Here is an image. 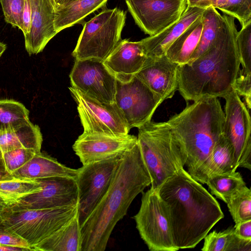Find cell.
Masks as SVG:
<instances>
[{
  "label": "cell",
  "instance_id": "cell-4",
  "mask_svg": "<svg viewBox=\"0 0 251 251\" xmlns=\"http://www.w3.org/2000/svg\"><path fill=\"white\" fill-rule=\"evenodd\" d=\"M225 113L218 98L195 101L167 121L185 155L192 176L206 160L223 134Z\"/></svg>",
  "mask_w": 251,
  "mask_h": 251
},
{
  "label": "cell",
  "instance_id": "cell-19",
  "mask_svg": "<svg viewBox=\"0 0 251 251\" xmlns=\"http://www.w3.org/2000/svg\"><path fill=\"white\" fill-rule=\"evenodd\" d=\"M147 58L141 41L121 39L103 63L117 80L126 82L139 72Z\"/></svg>",
  "mask_w": 251,
  "mask_h": 251
},
{
  "label": "cell",
  "instance_id": "cell-7",
  "mask_svg": "<svg viewBox=\"0 0 251 251\" xmlns=\"http://www.w3.org/2000/svg\"><path fill=\"white\" fill-rule=\"evenodd\" d=\"M75 205L47 209H17L8 206L1 215L5 224L31 248L67 224L77 213Z\"/></svg>",
  "mask_w": 251,
  "mask_h": 251
},
{
  "label": "cell",
  "instance_id": "cell-33",
  "mask_svg": "<svg viewBox=\"0 0 251 251\" xmlns=\"http://www.w3.org/2000/svg\"><path fill=\"white\" fill-rule=\"evenodd\" d=\"M236 41L242 69L251 71V22L237 32Z\"/></svg>",
  "mask_w": 251,
  "mask_h": 251
},
{
  "label": "cell",
  "instance_id": "cell-26",
  "mask_svg": "<svg viewBox=\"0 0 251 251\" xmlns=\"http://www.w3.org/2000/svg\"><path fill=\"white\" fill-rule=\"evenodd\" d=\"M201 15L169 47L165 55L170 60L179 65L185 64L189 61L200 41L203 25Z\"/></svg>",
  "mask_w": 251,
  "mask_h": 251
},
{
  "label": "cell",
  "instance_id": "cell-39",
  "mask_svg": "<svg viewBox=\"0 0 251 251\" xmlns=\"http://www.w3.org/2000/svg\"><path fill=\"white\" fill-rule=\"evenodd\" d=\"M31 7L30 0H25L24 10L21 19V29L24 37L27 35L30 30Z\"/></svg>",
  "mask_w": 251,
  "mask_h": 251
},
{
  "label": "cell",
  "instance_id": "cell-31",
  "mask_svg": "<svg viewBox=\"0 0 251 251\" xmlns=\"http://www.w3.org/2000/svg\"><path fill=\"white\" fill-rule=\"evenodd\" d=\"M226 203L235 224L251 220V190L246 185L232 195Z\"/></svg>",
  "mask_w": 251,
  "mask_h": 251
},
{
  "label": "cell",
  "instance_id": "cell-11",
  "mask_svg": "<svg viewBox=\"0 0 251 251\" xmlns=\"http://www.w3.org/2000/svg\"><path fill=\"white\" fill-rule=\"evenodd\" d=\"M226 100L223 135L234 151L235 164L251 170V122L249 110L232 88L223 98Z\"/></svg>",
  "mask_w": 251,
  "mask_h": 251
},
{
  "label": "cell",
  "instance_id": "cell-49",
  "mask_svg": "<svg viewBox=\"0 0 251 251\" xmlns=\"http://www.w3.org/2000/svg\"><path fill=\"white\" fill-rule=\"evenodd\" d=\"M50 0L52 3L53 7H54L56 2L57 0Z\"/></svg>",
  "mask_w": 251,
  "mask_h": 251
},
{
  "label": "cell",
  "instance_id": "cell-9",
  "mask_svg": "<svg viewBox=\"0 0 251 251\" xmlns=\"http://www.w3.org/2000/svg\"><path fill=\"white\" fill-rule=\"evenodd\" d=\"M121 157L82 165L78 169L75 180L80 227L109 188Z\"/></svg>",
  "mask_w": 251,
  "mask_h": 251
},
{
  "label": "cell",
  "instance_id": "cell-30",
  "mask_svg": "<svg viewBox=\"0 0 251 251\" xmlns=\"http://www.w3.org/2000/svg\"><path fill=\"white\" fill-rule=\"evenodd\" d=\"M41 185L38 180L14 178L0 181V197L8 204L40 191Z\"/></svg>",
  "mask_w": 251,
  "mask_h": 251
},
{
  "label": "cell",
  "instance_id": "cell-24",
  "mask_svg": "<svg viewBox=\"0 0 251 251\" xmlns=\"http://www.w3.org/2000/svg\"><path fill=\"white\" fill-rule=\"evenodd\" d=\"M81 234L77 213L67 224L33 248L42 251H81Z\"/></svg>",
  "mask_w": 251,
  "mask_h": 251
},
{
  "label": "cell",
  "instance_id": "cell-6",
  "mask_svg": "<svg viewBox=\"0 0 251 251\" xmlns=\"http://www.w3.org/2000/svg\"><path fill=\"white\" fill-rule=\"evenodd\" d=\"M126 15V12L118 7L104 9L84 22L72 52L75 60L103 62L122 39Z\"/></svg>",
  "mask_w": 251,
  "mask_h": 251
},
{
  "label": "cell",
  "instance_id": "cell-45",
  "mask_svg": "<svg viewBox=\"0 0 251 251\" xmlns=\"http://www.w3.org/2000/svg\"><path fill=\"white\" fill-rule=\"evenodd\" d=\"M6 49V45L1 42H0V57L4 53Z\"/></svg>",
  "mask_w": 251,
  "mask_h": 251
},
{
  "label": "cell",
  "instance_id": "cell-34",
  "mask_svg": "<svg viewBox=\"0 0 251 251\" xmlns=\"http://www.w3.org/2000/svg\"><path fill=\"white\" fill-rule=\"evenodd\" d=\"M219 9L236 18L242 27L251 22V0H226Z\"/></svg>",
  "mask_w": 251,
  "mask_h": 251
},
{
  "label": "cell",
  "instance_id": "cell-32",
  "mask_svg": "<svg viewBox=\"0 0 251 251\" xmlns=\"http://www.w3.org/2000/svg\"><path fill=\"white\" fill-rule=\"evenodd\" d=\"M29 110L12 100H0V130L29 120Z\"/></svg>",
  "mask_w": 251,
  "mask_h": 251
},
{
  "label": "cell",
  "instance_id": "cell-18",
  "mask_svg": "<svg viewBox=\"0 0 251 251\" xmlns=\"http://www.w3.org/2000/svg\"><path fill=\"white\" fill-rule=\"evenodd\" d=\"M30 32L25 38V50L31 55L41 52L57 33L54 28V8L50 0H30Z\"/></svg>",
  "mask_w": 251,
  "mask_h": 251
},
{
  "label": "cell",
  "instance_id": "cell-20",
  "mask_svg": "<svg viewBox=\"0 0 251 251\" xmlns=\"http://www.w3.org/2000/svg\"><path fill=\"white\" fill-rule=\"evenodd\" d=\"M205 9L187 6L179 19L159 33L141 40L147 56L160 57L165 55L172 44L198 17Z\"/></svg>",
  "mask_w": 251,
  "mask_h": 251
},
{
  "label": "cell",
  "instance_id": "cell-36",
  "mask_svg": "<svg viewBox=\"0 0 251 251\" xmlns=\"http://www.w3.org/2000/svg\"><path fill=\"white\" fill-rule=\"evenodd\" d=\"M25 2V0H0L6 22L20 29Z\"/></svg>",
  "mask_w": 251,
  "mask_h": 251
},
{
  "label": "cell",
  "instance_id": "cell-10",
  "mask_svg": "<svg viewBox=\"0 0 251 251\" xmlns=\"http://www.w3.org/2000/svg\"><path fill=\"white\" fill-rule=\"evenodd\" d=\"M69 89L77 104L83 133L113 136L128 134L130 129L115 102H100L72 86Z\"/></svg>",
  "mask_w": 251,
  "mask_h": 251
},
{
  "label": "cell",
  "instance_id": "cell-35",
  "mask_svg": "<svg viewBox=\"0 0 251 251\" xmlns=\"http://www.w3.org/2000/svg\"><path fill=\"white\" fill-rule=\"evenodd\" d=\"M32 149L20 148L0 153L6 170L12 174L22 167L36 153Z\"/></svg>",
  "mask_w": 251,
  "mask_h": 251
},
{
  "label": "cell",
  "instance_id": "cell-3",
  "mask_svg": "<svg viewBox=\"0 0 251 251\" xmlns=\"http://www.w3.org/2000/svg\"><path fill=\"white\" fill-rule=\"evenodd\" d=\"M224 24L209 47L195 60L179 65L178 90L186 101L224 98L232 89L240 64L234 18L224 15Z\"/></svg>",
  "mask_w": 251,
  "mask_h": 251
},
{
  "label": "cell",
  "instance_id": "cell-29",
  "mask_svg": "<svg viewBox=\"0 0 251 251\" xmlns=\"http://www.w3.org/2000/svg\"><path fill=\"white\" fill-rule=\"evenodd\" d=\"M205 184L212 195L226 203L232 195L246 185L241 174L236 171L213 176L207 179Z\"/></svg>",
  "mask_w": 251,
  "mask_h": 251
},
{
  "label": "cell",
  "instance_id": "cell-27",
  "mask_svg": "<svg viewBox=\"0 0 251 251\" xmlns=\"http://www.w3.org/2000/svg\"><path fill=\"white\" fill-rule=\"evenodd\" d=\"M203 251H251V239L237 236L234 227L221 231H213L203 238Z\"/></svg>",
  "mask_w": 251,
  "mask_h": 251
},
{
  "label": "cell",
  "instance_id": "cell-47",
  "mask_svg": "<svg viewBox=\"0 0 251 251\" xmlns=\"http://www.w3.org/2000/svg\"><path fill=\"white\" fill-rule=\"evenodd\" d=\"M64 0H57L54 6V9L60 6Z\"/></svg>",
  "mask_w": 251,
  "mask_h": 251
},
{
  "label": "cell",
  "instance_id": "cell-43",
  "mask_svg": "<svg viewBox=\"0 0 251 251\" xmlns=\"http://www.w3.org/2000/svg\"><path fill=\"white\" fill-rule=\"evenodd\" d=\"M34 251L29 247L16 246L0 244V251Z\"/></svg>",
  "mask_w": 251,
  "mask_h": 251
},
{
  "label": "cell",
  "instance_id": "cell-40",
  "mask_svg": "<svg viewBox=\"0 0 251 251\" xmlns=\"http://www.w3.org/2000/svg\"><path fill=\"white\" fill-rule=\"evenodd\" d=\"M233 227L237 236L245 239H251V220L235 224Z\"/></svg>",
  "mask_w": 251,
  "mask_h": 251
},
{
  "label": "cell",
  "instance_id": "cell-16",
  "mask_svg": "<svg viewBox=\"0 0 251 251\" xmlns=\"http://www.w3.org/2000/svg\"><path fill=\"white\" fill-rule=\"evenodd\" d=\"M137 141L136 136L129 134L113 136L82 133L73 149L84 165L121 157Z\"/></svg>",
  "mask_w": 251,
  "mask_h": 251
},
{
  "label": "cell",
  "instance_id": "cell-2",
  "mask_svg": "<svg viewBox=\"0 0 251 251\" xmlns=\"http://www.w3.org/2000/svg\"><path fill=\"white\" fill-rule=\"evenodd\" d=\"M168 205L175 245L195 248L224 214L216 199L184 168L156 190Z\"/></svg>",
  "mask_w": 251,
  "mask_h": 251
},
{
  "label": "cell",
  "instance_id": "cell-41",
  "mask_svg": "<svg viewBox=\"0 0 251 251\" xmlns=\"http://www.w3.org/2000/svg\"><path fill=\"white\" fill-rule=\"evenodd\" d=\"M218 0H187V6L205 9L213 6L216 8Z\"/></svg>",
  "mask_w": 251,
  "mask_h": 251
},
{
  "label": "cell",
  "instance_id": "cell-14",
  "mask_svg": "<svg viewBox=\"0 0 251 251\" xmlns=\"http://www.w3.org/2000/svg\"><path fill=\"white\" fill-rule=\"evenodd\" d=\"M138 26L150 36L156 35L180 18L187 0H125Z\"/></svg>",
  "mask_w": 251,
  "mask_h": 251
},
{
  "label": "cell",
  "instance_id": "cell-5",
  "mask_svg": "<svg viewBox=\"0 0 251 251\" xmlns=\"http://www.w3.org/2000/svg\"><path fill=\"white\" fill-rule=\"evenodd\" d=\"M138 128L137 141L151 179L157 190L167 178L184 168L186 155L167 123L150 121Z\"/></svg>",
  "mask_w": 251,
  "mask_h": 251
},
{
  "label": "cell",
  "instance_id": "cell-25",
  "mask_svg": "<svg viewBox=\"0 0 251 251\" xmlns=\"http://www.w3.org/2000/svg\"><path fill=\"white\" fill-rule=\"evenodd\" d=\"M108 0H75L54 9L57 33L80 23L88 15L105 5Z\"/></svg>",
  "mask_w": 251,
  "mask_h": 251
},
{
  "label": "cell",
  "instance_id": "cell-22",
  "mask_svg": "<svg viewBox=\"0 0 251 251\" xmlns=\"http://www.w3.org/2000/svg\"><path fill=\"white\" fill-rule=\"evenodd\" d=\"M236 170L233 148L222 134L208 158L191 176L200 183L205 184L213 176L231 173Z\"/></svg>",
  "mask_w": 251,
  "mask_h": 251
},
{
  "label": "cell",
  "instance_id": "cell-38",
  "mask_svg": "<svg viewBox=\"0 0 251 251\" xmlns=\"http://www.w3.org/2000/svg\"><path fill=\"white\" fill-rule=\"evenodd\" d=\"M0 244L31 248L24 240L7 227L1 215H0Z\"/></svg>",
  "mask_w": 251,
  "mask_h": 251
},
{
  "label": "cell",
  "instance_id": "cell-1",
  "mask_svg": "<svg viewBox=\"0 0 251 251\" xmlns=\"http://www.w3.org/2000/svg\"><path fill=\"white\" fill-rule=\"evenodd\" d=\"M151 184L137 141L121 157L109 188L81 226V251H104L117 223Z\"/></svg>",
  "mask_w": 251,
  "mask_h": 251
},
{
  "label": "cell",
  "instance_id": "cell-15",
  "mask_svg": "<svg viewBox=\"0 0 251 251\" xmlns=\"http://www.w3.org/2000/svg\"><path fill=\"white\" fill-rule=\"evenodd\" d=\"M37 180L41 185L40 191L20 199L9 206L17 209H47L77 204L75 179L54 177Z\"/></svg>",
  "mask_w": 251,
  "mask_h": 251
},
{
  "label": "cell",
  "instance_id": "cell-48",
  "mask_svg": "<svg viewBox=\"0 0 251 251\" xmlns=\"http://www.w3.org/2000/svg\"><path fill=\"white\" fill-rule=\"evenodd\" d=\"M74 0H64L61 6H62V5H63L66 4V3H69L70 2L74 1Z\"/></svg>",
  "mask_w": 251,
  "mask_h": 251
},
{
  "label": "cell",
  "instance_id": "cell-17",
  "mask_svg": "<svg viewBox=\"0 0 251 251\" xmlns=\"http://www.w3.org/2000/svg\"><path fill=\"white\" fill-rule=\"evenodd\" d=\"M179 65L164 55L148 57L143 67L135 75L163 101L172 98L178 87Z\"/></svg>",
  "mask_w": 251,
  "mask_h": 251
},
{
  "label": "cell",
  "instance_id": "cell-8",
  "mask_svg": "<svg viewBox=\"0 0 251 251\" xmlns=\"http://www.w3.org/2000/svg\"><path fill=\"white\" fill-rule=\"evenodd\" d=\"M133 218L140 235L151 251H176L168 205L151 188L142 192L140 209Z\"/></svg>",
  "mask_w": 251,
  "mask_h": 251
},
{
  "label": "cell",
  "instance_id": "cell-21",
  "mask_svg": "<svg viewBox=\"0 0 251 251\" xmlns=\"http://www.w3.org/2000/svg\"><path fill=\"white\" fill-rule=\"evenodd\" d=\"M78 169L68 167L50 156L36 153L22 167L12 174L14 178L37 180L61 177L76 179Z\"/></svg>",
  "mask_w": 251,
  "mask_h": 251
},
{
  "label": "cell",
  "instance_id": "cell-42",
  "mask_svg": "<svg viewBox=\"0 0 251 251\" xmlns=\"http://www.w3.org/2000/svg\"><path fill=\"white\" fill-rule=\"evenodd\" d=\"M14 177L6 169L0 153V181L14 179Z\"/></svg>",
  "mask_w": 251,
  "mask_h": 251
},
{
  "label": "cell",
  "instance_id": "cell-23",
  "mask_svg": "<svg viewBox=\"0 0 251 251\" xmlns=\"http://www.w3.org/2000/svg\"><path fill=\"white\" fill-rule=\"evenodd\" d=\"M42 142L40 127L29 120L0 130V153L20 148L40 152Z\"/></svg>",
  "mask_w": 251,
  "mask_h": 251
},
{
  "label": "cell",
  "instance_id": "cell-12",
  "mask_svg": "<svg viewBox=\"0 0 251 251\" xmlns=\"http://www.w3.org/2000/svg\"><path fill=\"white\" fill-rule=\"evenodd\" d=\"M163 101L136 75L126 82L117 80L115 102L130 129L151 121Z\"/></svg>",
  "mask_w": 251,
  "mask_h": 251
},
{
  "label": "cell",
  "instance_id": "cell-13",
  "mask_svg": "<svg viewBox=\"0 0 251 251\" xmlns=\"http://www.w3.org/2000/svg\"><path fill=\"white\" fill-rule=\"evenodd\" d=\"M71 86L100 102H115L117 79L103 62L75 60L70 74Z\"/></svg>",
  "mask_w": 251,
  "mask_h": 251
},
{
  "label": "cell",
  "instance_id": "cell-28",
  "mask_svg": "<svg viewBox=\"0 0 251 251\" xmlns=\"http://www.w3.org/2000/svg\"><path fill=\"white\" fill-rule=\"evenodd\" d=\"M201 17L203 25L200 41L188 62L198 58L209 47L225 22L224 15H221L213 6L205 8Z\"/></svg>",
  "mask_w": 251,
  "mask_h": 251
},
{
  "label": "cell",
  "instance_id": "cell-44",
  "mask_svg": "<svg viewBox=\"0 0 251 251\" xmlns=\"http://www.w3.org/2000/svg\"><path fill=\"white\" fill-rule=\"evenodd\" d=\"M9 205L0 197V215L7 208Z\"/></svg>",
  "mask_w": 251,
  "mask_h": 251
},
{
  "label": "cell",
  "instance_id": "cell-37",
  "mask_svg": "<svg viewBox=\"0 0 251 251\" xmlns=\"http://www.w3.org/2000/svg\"><path fill=\"white\" fill-rule=\"evenodd\" d=\"M232 88L240 96L244 97L249 110L251 108V71L239 70Z\"/></svg>",
  "mask_w": 251,
  "mask_h": 251
},
{
  "label": "cell",
  "instance_id": "cell-46",
  "mask_svg": "<svg viewBox=\"0 0 251 251\" xmlns=\"http://www.w3.org/2000/svg\"><path fill=\"white\" fill-rule=\"evenodd\" d=\"M226 0H218L216 9H219L225 3Z\"/></svg>",
  "mask_w": 251,
  "mask_h": 251
}]
</instances>
